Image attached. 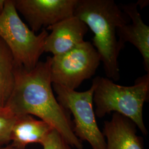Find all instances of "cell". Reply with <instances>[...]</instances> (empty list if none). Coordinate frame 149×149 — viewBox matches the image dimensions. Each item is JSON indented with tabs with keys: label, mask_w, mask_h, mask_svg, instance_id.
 Instances as JSON below:
<instances>
[{
	"label": "cell",
	"mask_w": 149,
	"mask_h": 149,
	"mask_svg": "<svg viewBox=\"0 0 149 149\" xmlns=\"http://www.w3.org/2000/svg\"><path fill=\"white\" fill-rule=\"evenodd\" d=\"M16 116L7 108L0 109V148L10 143L11 130Z\"/></svg>",
	"instance_id": "4fadbf2b"
},
{
	"label": "cell",
	"mask_w": 149,
	"mask_h": 149,
	"mask_svg": "<svg viewBox=\"0 0 149 149\" xmlns=\"http://www.w3.org/2000/svg\"><path fill=\"white\" fill-rule=\"evenodd\" d=\"M100 62L92 44L84 41L69 51L51 58L52 84L75 90L84 81L95 74Z\"/></svg>",
	"instance_id": "8992f818"
},
{
	"label": "cell",
	"mask_w": 149,
	"mask_h": 149,
	"mask_svg": "<svg viewBox=\"0 0 149 149\" xmlns=\"http://www.w3.org/2000/svg\"><path fill=\"white\" fill-rule=\"evenodd\" d=\"M0 149H16V148H13V147H12V146H10V145H7V146H3V147H1V148H0Z\"/></svg>",
	"instance_id": "2e32d148"
},
{
	"label": "cell",
	"mask_w": 149,
	"mask_h": 149,
	"mask_svg": "<svg viewBox=\"0 0 149 149\" xmlns=\"http://www.w3.org/2000/svg\"><path fill=\"white\" fill-rule=\"evenodd\" d=\"M42 146L43 149H71L69 145L55 129L49 135Z\"/></svg>",
	"instance_id": "5bb4252c"
},
{
	"label": "cell",
	"mask_w": 149,
	"mask_h": 149,
	"mask_svg": "<svg viewBox=\"0 0 149 149\" xmlns=\"http://www.w3.org/2000/svg\"><path fill=\"white\" fill-rule=\"evenodd\" d=\"M6 0H0V14L2 12L5 8Z\"/></svg>",
	"instance_id": "9a60e30c"
},
{
	"label": "cell",
	"mask_w": 149,
	"mask_h": 149,
	"mask_svg": "<svg viewBox=\"0 0 149 149\" xmlns=\"http://www.w3.org/2000/svg\"><path fill=\"white\" fill-rule=\"evenodd\" d=\"M92 84L97 117L101 118L111 112L117 113L133 122L144 135L148 134L143 112L149 97V74L138 79L130 86L119 85L100 76L96 77Z\"/></svg>",
	"instance_id": "3957f363"
},
{
	"label": "cell",
	"mask_w": 149,
	"mask_h": 149,
	"mask_svg": "<svg viewBox=\"0 0 149 149\" xmlns=\"http://www.w3.org/2000/svg\"><path fill=\"white\" fill-rule=\"evenodd\" d=\"M48 34L46 29L39 34L33 32L22 21L14 0H6L0 14V38L11 51L16 65L27 70L33 69L44 53Z\"/></svg>",
	"instance_id": "277c9868"
},
{
	"label": "cell",
	"mask_w": 149,
	"mask_h": 149,
	"mask_svg": "<svg viewBox=\"0 0 149 149\" xmlns=\"http://www.w3.org/2000/svg\"><path fill=\"white\" fill-rule=\"evenodd\" d=\"M52 85L59 104L74 117L72 128L76 136L82 142L87 141L92 149H106V140L97 125L93 107L94 85L88 90L77 92Z\"/></svg>",
	"instance_id": "5b68a950"
},
{
	"label": "cell",
	"mask_w": 149,
	"mask_h": 149,
	"mask_svg": "<svg viewBox=\"0 0 149 149\" xmlns=\"http://www.w3.org/2000/svg\"><path fill=\"white\" fill-rule=\"evenodd\" d=\"M44 52L53 56L65 53L84 42L88 28L78 17L72 16L48 27Z\"/></svg>",
	"instance_id": "ba28073f"
},
{
	"label": "cell",
	"mask_w": 149,
	"mask_h": 149,
	"mask_svg": "<svg viewBox=\"0 0 149 149\" xmlns=\"http://www.w3.org/2000/svg\"><path fill=\"white\" fill-rule=\"evenodd\" d=\"M54 129L47 123L31 115L16 116L9 145L17 149H26L33 143L42 145Z\"/></svg>",
	"instance_id": "8fae6325"
},
{
	"label": "cell",
	"mask_w": 149,
	"mask_h": 149,
	"mask_svg": "<svg viewBox=\"0 0 149 149\" xmlns=\"http://www.w3.org/2000/svg\"><path fill=\"white\" fill-rule=\"evenodd\" d=\"M51 56L39 61L31 70L15 65V83L6 108L15 116L39 118L56 130L70 146L82 149V142L74 135L70 114L54 96L50 74Z\"/></svg>",
	"instance_id": "6da1fadb"
},
{
	"label": "cell",
	"mask_w": 149,
	"mask_h": 149,
	"mask_svg": "<svg viewBox=\"0 0 149 149\" xmlns=\"http://www.w3.org/2000/svg\"><path fill=\"white\" fill-rule=\"evenodd\" d=\"M74 16L93 33L92 44L100 56L107 78L119 80L118 58L123 47L117 38V29L128 23L120 7L113 0H77Z\"/></svg>",
	"instance_id": "7a4b0ae2"
},
{
	"label": "cell",
	"mask_w": 149,
	"mask_h": 149,
	"mask_svg": "<svg viewBox=\"0 0 149 149\" xmlns=\"http://www.w3.org/2000/svg\"><path fill=\"white\" fill-rule=\"evenodd\" d=\"M121 8L132 22L118 29L119 43L123 48L124 43L129 42L137 48L143 58L145 69L149 74V26L143 21L138 10L137 3L124 5Z\"/></svg>",
	"instance_id": "9c48e42d"
},
{
	"label": "cell",
	"mask_w": 149,
	"mask_h": 149,
	"mask_svg": "<svg viewBox=\"0 0 149 149\" xmlns=\"http://www.w3.org/2000/svg\"><path fill=\"white\" fill-rule=\"evenodd\" d=\"M77 0H14L16 10L34 33L74 16Z\"/></svg>",
	"instance_id": "52a82bcc"
},
{
	"label": "cell",
	"mask_w": 149,
	"mask_h": 149,
	"mask_svg": "<svg viewBox=\"0 0 149 149\" xmlns=\"http://www.w3.org/2000/svg\"><path fill=\"white\" fill-rule=\"evenodd\" d=\"M15 65L11 51L0 38V109L5 108L13 90Z\"/></svg>",
	"instance_id": "7c38bea8"
},
{
	"label": "cell",
	"mask_w": 149,
	"mask_h": 149,
	"mask_svg": "<svg viewBox=\"0 0 149 149\" xmlns=\"http://www.w3.org/2000/svg\"><path fill=\"white\" fill-rule=\"evenodd\" d=\"M136 125L117 113L104 124L102 133L106 138V149H144L143 139L136 134Z\"/></svg>",
	"instance_id": "30bf717a"
}]
</instances>
